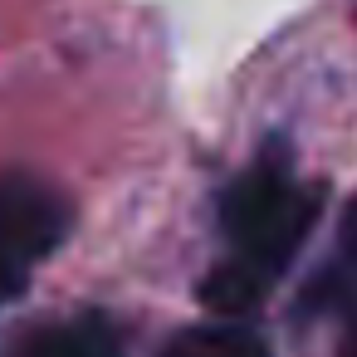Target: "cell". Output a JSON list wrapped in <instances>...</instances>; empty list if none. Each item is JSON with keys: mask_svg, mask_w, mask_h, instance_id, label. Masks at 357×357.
<instances>
[{"mask_svg": "<svg viewBox=\"0 0 357 357\" xmlns=\"http://www.w3.org/2000/svg\"><path fill=\"white\" fill-rule=\"evenodd\" d=\"M318 211H323V186L298 181L279 157L255 162L245 176L230 181V191L220 201V225L230 240L225 264L245 269L250 279H259L269 289L279 279V269L308 240Z\"/></svg>", "mask_w": 357, "mask_h": 357, "instance_id": "cell-1", "label": "cell"}, {"mask_svg": "<svg viewBox=\"0 0 357 357\" xmlns=\"http://www.w3.org/2000/svg\"><path fill=\"white\" fill-rule=\"evenodd\" d=\"M162 357H269V347L250 328H181Z\"/></svg>", "mask_w": 357, "mask_h": 357, "instance_id": "cell-4", "label": "cell"}, {"mask_svg": "<svg viewBox=\"0 0 357 357\" xmlns=\"http://www.w3.org/2000/svg\"><path fill=\"white\" fill-rule=\"evenodd\" d=\"M337 357H357V323L347 328V337H342V347H337Z\"/></svg>", "mask_w": 357, "mask_h": 357, "instance_id": "cell-6", "label": "cell"}, {"mask_svg": "<svg viewBox=\"0 0 357 357\" xmlns=\"http://www.w3.org/2000/svg\"><path fill=\"white\" fill-rule=\"evenodd\" d=\"M342 250H347V259L357 264V201H352L347 215H342Z\"/></svg>", "mask_w": 357, "mask_h": 357, "instance_id": "cell-5", "label": "cell"}, {"mask_svg": "<svg viewBox=\"0 0 357 357\" xmlns=\"http://www.w3.org/2000/svg\"><path fill=\"white\" fill-rule=\"evenodd\" d=\"M69 235V201L35 176H0V308L15 303L45 255Z\"/></svg>", "mask_w": 357, "mask_h": 357, "instance_id": "cell-2", "label": "cell"}, {"mask_svg": "<svg viewBox=\"0 0 357 357\" xmlns=\"http://www.w3.org/2000/svg\"><path fill=\"white\" fill-rule=\"evenodd\" d=\"M15 357H123V352H118V333L98 313H84L74 323L35 333Z\"/></svg>", "mask_w": 357, "mask_h": 357, "instance_id": "cell-3", "label": "cell"}]
</instances>
